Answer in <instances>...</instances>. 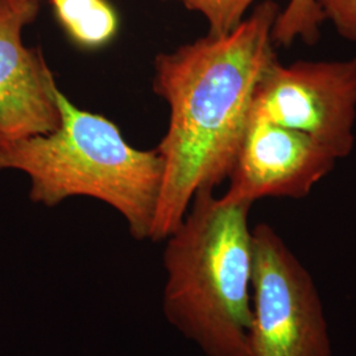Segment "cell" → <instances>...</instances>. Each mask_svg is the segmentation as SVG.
I'll return each instance as SVG.
<instances>
[{"label":"cell","instance_id":"1","mask_svg":"<svg viewBox=\"0 0 356 356\" xmlns=\"http://www.w3.org/2000/svg\"><path fill=\"white\" fill-rule=\"evenodd\" d=\"M280 6L257 4L227 35H206L154 60L153 89L169 106L156 148L163 182L149 239L161 242L186 216L195 194L229 178L250 124L254 95L277 60L273 26Z\"/></svg>","mask_w":356,"mask_h":356},{"label":"cell","instance_id":"2","mask_svg":"<svg viewBox=\"0 0 356 356\" xmlns=\"http://www.w3.org/2000/svg\"><path fill=\"white\" fill-rule=\"evenodd\" d=\"M198 191L166 238L163 310L206 356L251 351L254 243L251 202Z\"/></svg>","mask_w":356,"mask_h":356},{"label":"cell","instance_id":"3","mask_svg":"<svg viewBox=\"0 0 356 356\" xmlns=\"http://www.w3.org/2000/svg\"><path fill=\"white\" fill-rule=\"evenodd\" d=\"M57 103L58 128L0 148V170L26 173L36 204L94 198L126 219L132 238L149 239L163 182L157 149L131 147L114 122L78 108L60 89Z\"/></svg>","mask_w":356,"mask_h":356},{"label":"cell","instance_id":"4","mask_svg":"<svg viewBox=\"0 0 356 356\" xmlns=\"http://www.w3.org/2000/svg\"><path fill=\"white\" fill-rule=\"evenodd\" d=\"M254 356H331L329 326L309 270L267 223L252 229Z\"/></svg>","mask_w":356,"mask_h":356},{"label":"cell","instance_id":"5","mask_svg":"<svg viewBox=\"0 0 356 356\" xmlns=\"http://www.w3.org/2000/svg\"><path fill=\"white\" fill-rule=\"evenodd\" d=\"M310 135L339 160L355 145L356 54L341 61L269 66L254 95L252 115Z\"/></svg>","mask_w":356,"mask_h":356},{"label":"cell","instance_id":"6","mask_svg":"<svg viewBox=\"0 0 356 356\" xmlns=\"http://www.w3.org/2000/svg\"><path fill=\"white\" fill-rule=\"evenodd\" d=\"M41 0H0V148L56 131L58 86L38 48L23 41Z\"/></svg>","mask_w":356,"mask_h":356},{"label":"cell","instance_id":"7","mask_svg":"<svg viewBox=\"0 0 356 356\" xmlns=\"http://www.w3.org/2000/svg\"><path fill=\"white\" fill-rule=\"evenodd\" d=\"M339 159L310 135L251 116L225 195L254 204L261 198H305Z\"/></svg>","mask_w":356,"mask_h":356},{"label":"cell","instance_id":"8","mask_svg":"<svg viewBox=\"0 0 356 356\" xmlns=\"http://www.w3.org/2000/svg\"><path fill=\"white\" fill-rule=\"evenodd\" d=\"M54 15L78 47L99 49L115 38L119 19L107 0H51Z\"/></svg>","mask_w":356,"mask_h":356},{"label":"cell","instance_id":"9","mask_svg":"<svg viewBox=\"0 0 356 356\" xmlns=\"http://www.w3.org/2000/svg\"><path fill=\"white\" fill-rule=\"evenodd\" d=\"M323 22L325 17L316 0H289L273 26L275 45L288 48L297 40L313 45L318 41Z\"/></svg>","mask_w":356,"mask_h":356},{"label":"cell","instance_id":"10","mask_svg":"<svg viewBox=\"0 0 356 356\" xmlns=\"http://www.w3.org/2000/svg\"><path fill=\"white\" fill-rule=\"evenodd\" d=\"M188 10L201 13L209 24V35H227L247 17L256 0H177Z\"/></svg>","mask_w":356,"mask_h":356},{"label":"cell","instance_id":"11","mask_svg":"<svg viewBox=\"0 0 356 356\" xmlns=\"http://www.w3.org/2000/svg\"><path fill=\"white\" fill-rule=\"evenodd\" d=\"M325 20L332 23L337 32L356 44V0H316Z\"/></svg>","mask_w":356,"mask_h":356}]
</instances>
